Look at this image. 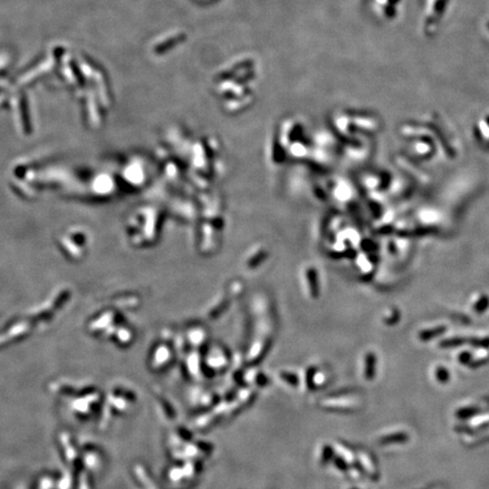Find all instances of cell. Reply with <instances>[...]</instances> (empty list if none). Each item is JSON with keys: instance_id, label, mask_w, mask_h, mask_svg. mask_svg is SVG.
Masks as SVG:
<instances>
[{"instance_id": "obj_1", "label": "cell", "mask_w": 489, "mask_h": 489, "mask_svg": "<svg viewBox=\"0 0 489 489\" xmlns=\"http://www.w3.org/2000/svg\"><path fill=\"white\" fill-rule=\"evenodd\" d=\"M90 238L82 229H69L59 237L58 246L62 254L73 261H80L87 251Z\"/></svg>"}]
</instances>
